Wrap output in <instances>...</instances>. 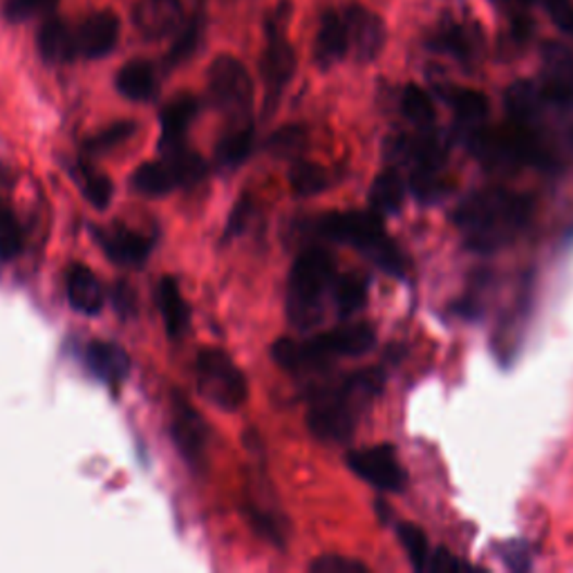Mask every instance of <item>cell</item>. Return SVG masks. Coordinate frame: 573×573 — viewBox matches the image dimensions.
I'll return each mask as SVG.
<instances>
[{"instance_id":"cell-1","label":"cell","mask_w":573,"mask_h":573,"mask_svg":"<svg viewBox=\"0 0 573 573\" xmlns=\"http://www.w3.org/2000/svg\"><path fill=\"white\" fill-rule=\"evenodd\" d=\"M533 202L502 186L471 194L454 211V224L464 245L475 253H495L509 247L531 222Z\"/></svg>"},{"instance_id":"cell-2","label":"cell","mask_w":573,"mask_h":573,"mask_svg":"<svg viewBox=\"0 0 573 573\" xmlns=\"http://www.w3.org/2000/svg\"><path fill=\"white\" fill-rule=\"evenodd\" d=\"M381 388H384V372L368 368L316 393L308 412L310 431L329 444L348 441L354 435L361 408H365Z\"/></svg>"},{"instance_id":"cell-3","label":"cell","mask_w":573,"mask_h":573,"mask_svg":"<svg viewBox=\"0 0 573 573\" xmlns=\"http://www.w3.org/2000/svg\"><path fill=\"white\" fill-rule=\"evenodd\" d=\"M319 234L332 242L350 245L368 256L378 270L401 278L406 274V256L388 238L384 220L374 211L327 213L319 220Z\"/></svg>"},{"instance_id":"cell-4","label":"cell","mask_w":573,"mask_h":573,"mask_svg":"<svg viewBox=\"0 0 573 573\" xmlns=\"http://www.w3.org/2000/svg\"><path fill=\"white\" fill-rule=\"evenodd\" d=\"M374 329L365 323H354L323 332L310 340L283 338L274 346V359L281 368L300 372L321 368L332 359L361 357L374 348Z\"/></svg>"},{"instance_id":"cell-5","label":"cell","mask_w":573,"mask_h":573,"mask_svg":"<svg viewBox=\"0 0 573 573\" xmlns=\"http://www.w3.org/2000/svg\"><path fill=\"white\" fill-rule=\"evenodd\" d=\"M334 260L323 249L302 251L289 274L287 310L296 327L310 329L323 319V298L334 289Z\"/></svg>"},{"instance_id":"cell-6","label":"cell","mask_w":573,"mask_h":573,"mask_svg":"<svg viewBox=\"0 0 573 573\" xmlns=\"http://www.w3.org/2000/svg\"><path fill=\"white\" fill-rule=\"evenodd\" d=\"M207 79L209 99L224 117H228L234 124L251 122L253 79L236 57H217L209 67Z\"/></svg>"},{"instance_id":"cell-7","label":"cell","mask_w":573,"mask_h":573,"mask_svg":"<svg viewBox=\"0 0 573 573\" xmlns=\"http://www.w3.org/2000/svg\"><path fill=\"white\" fill-rule=\"evenodd\" d=\"M196 370L200 393L217 408L234 412L247 401V378L222 350H202Z\"/></svg>"},{"instance_id":"cell-8","label":"cell","mask_w":573,"mask_h":573,"mask_svg":"<svg viewBox=\"0 0 573 573\" xmlns=\"http://www.w3.org/2000/svg\"><path fill=\"white\" fill-rule=\"evenodd\" d=\"M204 173H207V162L200 155H196V152L179 148L175 152H169L164 162L141 164L133 175V186L141 196L162 198L177 186L200 182Z\"/></svg>"},{"instance_id":"cell-9","label":"cell","mask_w":573,"mask_h":573,"mask_svg":"<svg viewBox=\"0 0 573 573\" xmlns=\"http://www.w3.org/2000/svg\"><path fill=\"white\" fill-rule=\"evenodd\" d=\"M287 10H278L274 21L266 23V48L260 61L262 82L266 90V110H274L281 99L285 86L291 82L296 72V54L285 36V18Z\"/></svg>"},{"instance_id":"cell-10","label":"cell","mask_w":573,"mask_h":573,"mask_svg":"<svg viewBox=\"0 0 573 573\" xmlns=\"http://www.w3.org/2000/svg\"><path fill=\"white\" fill-rule=\"evenodd\" d=\"M348 466L378 490L397 493L406 486L408 475L393 446H372L348 454Z\"/></svg>"},{"instance_id":"cell-11","label":"cell","mask_w":573,"mask_h":573,"mask_svg":"<svg viewBox=\"0 0 573 573\" xmlns=\"http://www.w3.org/2000/svg\"><path fill=\"white\" fill-rule=\"evenodd\" d=\"M173 441L184 457V462L194 469H202L207 462V424L200 412L190 406L179 393L173 397Z\"/></svg>"},{"instance_id":"cell-12","label":"cell","mask_w":573,"mask_h":573,"mask_svg":"<svg viewBox=\"0 0 573 573\" xmlns=\"http://www.w3.org/2000/svg\"><path fill=\"white\" fill-rule=\"evenodd\" d=\"M133 23L148 41L171 36L184 25L182 0H137Z\"/></svg>"},{"instance_id":"cell-13","label":"cell","mask_w":573,"mask_h":573,"mask_svg":"<svg viewBox=\"0 0 573 573\" xmlns=\"http://www.w3.org/2000/svg\"><path fill=\"white\" fill-rule=\"evenodd\" d=\"M122 23L117 14L108 10L90 14L79 29H76V48H79V57L84 59H103L108 57L120 41Z\"/></svg>"},{"instance_id":"cell-14","label":"cell","mask_w":573,"mask_h":573,"mask_svg":"<svg viewBox=\"0 0 573 573\" xmlns=\"http://www.w3.org/2000/svg\"><path fill=\"white\" fill-rule=\"evenodd\" d=\"M97 240L112 262L126 264V266L144 264L152 251L150 238H146V236H141V234L133 232V228L122 226V224L101 228Z\"/></svg>"},{"instance_id":"cell-15","label":"cell","mask_w":573,"mask_h":573,"mask_svg":"<svg viewBox=\"0 0 573 573\" xmlns=\"http://www.w3.org/2000/svg\"><path fill=\"white\" fill-rule=\"evenodd\" d=\"M342 16L350 32V50H354L361 61H372L386 43L384 21L365 8H350Z\"/></svg>"},{"instance_id":"cell-16","label":"cell","mask_w":573,"mask_h":573,"mask_svg":"<svg viewBox=\"0 0 573 573\" xmlns=\"http://www.w3.org/2000/svg\"><path fill=\"white\" fill-rule=\"evenodd\" d=\"M198 114V99L190 95L175 97L164 110H162V139L160 150L162 152H175L184 148V137L188 126L194 124Z\"/></svg>"},{"instance_id":"cell-17","label":"cell","mask_w":573,"mask_h":573,"mask_svg":"<svg viewBox=\"0 0 573 573\" xmlns=\"http://www.w3.org/2000/svg\"><path fill=\"white\" fill-rule=\"evenodd\" d=\"M350 52V32L346 16L338 12H325L321 18V27L316 34V46H314V57L319 65L329 67L338 63L342 57Z\"/></svg>"},{"instance_id":"cell-18","label":"cell","mask_w":573,"mask_h":573,"mask_svg":"<svg viewBox=\"0 0 573 573\" xmlns=\"http://www.w3.org/2000/svg\"><path fill=\"white\" fill-rule=\"evenodd\" d=\"M36 46L48 63H70L79 57L76 48V32L67 27L61 18H48L36 36Z\"/></svg>"},{"instance_id":"cell-19","label":"cell","mask_w":573,"mask_h":573,"mask_svg":"<svg viewBox=\"0 0 573 573\" xmlns=\"http://www.w3.org/2000/svg\"><path fill=\"white\" fill-rule=\"evenodd\" d=\"M545 105L549 103L545 99L543 88L533 86L528 82H520L511 86V90L507 92V108H509L513 124L538 128L543 114H545Z\"/></svg>"},{"instance_id":"cell-20","label":"cell","mask_w":573,"mask_h":573,"mask_svg":"<svg viewBox=\"0 0 573 573\" xmlns=\"http://www.w3.org/2000/svg\"><path fill=\"white\" fill-rule=\"evenodd\" d=\"M86 363L99 378L108 381V384L124 381L130 372V357L126 354V350L108 340L90 342L86 350Z\"/></svg>"},{"instance_id":"cell-21","label":"cell","mask_w":573,"mask_h":573,"mask_svg":"<svg viewBox=\"0 0 573 573\" xmlns=\"http://www.w3.org/2000/svg\"><path fill=\"white\" fill-rule=\"evenodd\" d=\"M67 300L76 312L95 316L103 310V289L97 276L84 264H76L67 276Z\"/></svg>"},{"instance_id":"cell-22","label":"cell","mask_w":573,"mask_h":573,"mask_svg":"<svg viewBox=\"0 0 573 573\" xmlns=\"http://www.w3.org/2000/svg\"><path fill=\"white\" fill-rule=\"evenodd\" d=\"M120 95L130 101H150L158 95V74L148 61H128L114 79Z\"/></svg>"},{"instance_id":"cell-23","label":"cell","mask_w":573,"mask_h":573,"mask_svg":"<svg viewBox=\"0 0 573 573\" xmlns=\"http://www.w3.org/2000/svg\"><path fill=\"white\" fill-rule=\"evenodd\" d=\"M406 190H408V182L401 177L399 171L388 169L384 173H378L370 188L372 211L378 213L381 217L397 213L406 200Z\"/></svg>"},{"instance_id":"cell-24","label":"cell","mask_w":573,"mask_h":573,"mask_svg":"<svg viewBox=\"0 0 573 573\" xmlns=\"http://www.w3.org/2000/svg\"><path fill=\"white\" fill-rule=\"evenodd\" d=\"M158 302H160V312L164 316V325L171 338H179L190 321V310L188 304L184 302L179 287L175 283V278H162L160 287H158Z\"/></svg>"},{"instance_id":"cell-25","label":"cell","mask_w":573,"mask_h":573,"mask_svg":"<svg viewBox=\"0 0 573 573\" xmlns=\"http://www.w3.org/2000/svg\"><path fill=\"white\" fill-rule=\"evenodd\" d=\"M251 148H253V124L238 122L220 139L215 148V160L220 166H238L249 158Z\"/></svg>"},{"instance_id":"cell-26","label":"cell","mask_w":573,"mask_h":573,"mask_svg":"<svg viewBox=\"0 0 573 573\" xmlns=\"http://www.w3.org/2000/svg\"><path fill=\"white\" fill-rule=\"evenodd\" d=\"M452 110L460 126L466 130V137L484 126L488 117V99L477 90H454Z\"/></svg>"},{"instance_id":"cell-27","label":"cell","mask_w":573,"mask_h":573,"mask_svg":"<svg viewBox=\"0 0 573 573\" xmlns=\"http://www.w3.org/2000/svg\"><path fill=\"white\" fill-rule=\"evenodd\" d=\"M368 300V281L357 274H348L336 278L334 283V302L342 319L354 316Z\"/></svg>"},{"instance_id":"cell-28","label":"cell","mask_w":573,"mask_h":573,"mask_svg":"<svg viewBox=\"0 0 573 573\" xmlns=\"http://www.w3.org/2000/svg\"><path fill=\"white\" fill-rule=\"evenodd\" d=\"M401 112L403 117L414 124L416 128H431V124L435 122V103L431 99V95L419 88V86H408L401 95Z\"/></svg>"},{"instance_id":"cell-29","label":"cell","mask_w":573,"mask_h":573,"mask_svg":"<svg viewBox=\"0 0 573 573\" xmlns=\"http://www.w3.org/2000/svg\"><path fill=\"white\" fill-rule=\"evenodd\" d=\"M289 184L298 198H312L323 194V190L329 186V173L319 164L300 162L291 169Z\"/></svg>"},{"instance_id":"cell-30","label":"cell","mask_w":573,"mask_h":573,"mask_svg":"<svg viewBox=\"0 0 573 573\" xmlns=\"http://www.w3.org/2000/svg\"><path fill=\"white\" fill-rule=\"evenodd\" d=\"M397 536H399V543L410 560V564L416 569V571H424L428 569V562H431V545H428V538L426 533L414 526V524H399L397 526Z\"/></svg>"},{"instance_id":"cell-31","label":"cell","mask_w":573,"mask_h":573,"mask_svg":"<svg viewBox=\"0 0 573 573\" xmlns=\"http://www.w3.org/2000/svg\"><path fill=\"white\" fill-rule=\"evenodd\" d=\"M200 38H202V18L194 16L186 25H182L175 46L166 54V67H177L194 57L200 48Z\"/></svg>"},{"instance_id":"cell-32","label":"cell","mask_w":573,"mask_h":573,"mask_svg":"<svg viewBox=\"0 0 573 573\" xmlns=\"http://www.w3.org/2000/svg\"><path fill=\"white\" fill-rule=\"evenodd\" d=\"M23 245L25 238L18 220L5 204H0V258H16L23 251Z\"/></svg>"},{"instance_id":"cell-33","label":"cell","mask_w":573,"mask_h":573,"mask_svg":"<svg viewBox=\"0 0 573 573\" xmlns=\"http://www.w3.org/2000/svg\"><path fill=\"white\" fill-rule=\"evenodd\" d=\"M79 184H82V190L84 196L88 198V202L95 207V209H105L112 200V184L105 175L92 171V169H82V175H79Z\"/></svg>"},{"instance_id":"cell-34","label":"cell","mask_w":573,"mask_h":573,"mask_svg":"<svg viewBox=\"0 0 573 573\" xmlns=\"http://www.w3.org/2000/svg\"><path fill=\"white\" fill-rule=\"evenodd\" d=\"M308 144V133L300 126H285L270 137V150L278 158H294Z\"/></svg>"},{"instance_id":"cell-35","label":"cell","mask_w":573,"mask_h":573,"mask_svg":"<svg viewBox=\"0 0 573 573\" xmlns=\"http://www.w3.org/2000/svg\"><path fill=\"white\" fill-rule=\"evenodd\" d=\"M137 130V124L133 122H120V124H112L110 128L97 133L95 137H90L86 141V148L90 152H103L108 148H114V146H120L124 144L128 137H133V133Z\"/></svg>"},{"instance_id":"cell-36","label":"cell","mask_w":573,"mask_h":573,"mask_svg":"<svg viewBox=\"0 0 573 573\" xmlns=\"http://www.w3.org/2000/svg\"><path fill=\"white\" fill-rule=\"evenodd\" d=\"M312 573H370V569L352 558L346 556H323L312 562Z\"/></svg>"},{"instance_id":"cell-37","label":"cell","mask_w":573,"mask_h":573,"mask_svg":"<svg viewBox=\"0 0 573 573\" xmlns=\"http://www.w3.org/2000/svg\"><path fill=\"white\" fill-rule=\"evenodd\" d=\"M59 0H10L8 3V16L12 21H25L36 12H50L57 8Z\"/></svg>"},{"instance_id":"cell-38","label":"cell","mask_w":573,"mask_h":573,"mask_svg":"<svg viewBox=\"0 0 573 573\" xmlns=\"http://www.w3.org/2000/svg\"><path fill=\"white\" fill-rule=\"evenodd\" d=\"M547 10H549L553 23L562 32L573 34V3L571 0H547Z\"/></svg>"},{"instance_id":"cell-39","label":"cell","mask_w":573,"mask_h":573,"mask_svg":"<svg viewBox=\"0 0 573 573\" xmlns=\"http://www.w3.org/2000/svg\"><path fill=\"white\" fill-rule=\"evenodd\" d=\"M428 569H433L437 573H450V571H462V569H466V564L462 560H457L450 551L437 549L435 553H431Z\"/></svg>"},{"instance_id":"cell-40","label":"cell","mask_w":573,"mask_h":573,"mask_svg":"<svg viewBox=\"0 0 573 573\" xmlns=\"http://www.w3.org/2000/svg\"><path fill=\"white\" fill-rule=\"evenodd\" d=\"M518 3H520V5H531L533 0H518Z\"/></svg>"}]
</instances>
